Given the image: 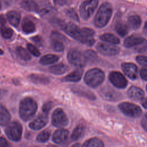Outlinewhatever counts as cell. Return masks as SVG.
I'll list each match as a JSON object with an SVG mask.
<instances>
[{
    "instance_id": "cell-29",
    "label": "cell",
    "mask_w": 147,
    "mask_h": 147,
    "mask_svg": "<svg viewBox=\"0 0 147 147\" xmlns=\"http://www.w3.org/2000/svg\"><path fill=\"white\" fill-rule=\"evenodd\" d=\"M84 133V126L82 125H78L73 130L71 136V139L72 141H76L82 137Z\"/></svg>"
},
{
    "instance_id": "cell-8",
    "label": "cell",
    "mask_w": 147,
    "mask_h": 147,
    "mask_svg": "<svg viewBox=\"0 0 147 147\" xmlns=\"http://www.w3.org/2000/svg\"><path fill=\"white\" fill-rule=\"evenodd\" d=\"M118 107L124 114L130 117L136 118L140 116L142 113L140 107L131 103L123 102L121 103Z\"/></svg>"
},
{
    "instance_id": "cell-26",
    "label": "cell",
    "mask_w": 147,
    "mask_h": 147,
    "mask_svg": "<svg viewBox=\"0 0 147 147\" xmlns=\"http://www.w3.org/2000/svg\"><path fill=\"white\" fill-rule=\"evenodd\" d=\"M22 31L25 34H30L36 30V26L33 21L28 19H25L22 24Z\"/></svg>"
},
{
    "instance_id": "cell-27",
    "label": "cell",
    "mask_w": 147,
    "mask_h": 147,
    "mask_svg": "<svg viewBox=\"0 0 147 147\" xmlns=\"http://www.w3.org/2000/svg\"><path fill=\"white\" fill-rule=\"evenodd\" d=\"M59 59V57L57 55L53 54H48L41 57L40 60V63L42 65H48L57 61Z\"/></svg>"
},
{
    "instance_id": "cell-17",
    "label": "cell",
    "mask_w": 147,
    "mask_h": 147,
    "mask_svg": "<svg viewBox=\"0 0 147 147\" xmlns=\"http://www.w3.org/2000/svg\"><path fill=\"white\" fill-rule=\"evenodd\" d=\"M83 74V69L81 68H78L76 70L71 72L67 76H64L62 80L64 82H79Z\"/></svg>"
},
{
    "instance_id": "cell-25",
    "label": "cell",
    "mask_w": 147,
    "mask_h": 147,
    "mask_svg": "<svg viewBox=\"0 0 147 147\" xmlns=\"http://www.w3.org/2000/svg\"><path fill=\"white\" fill-rule=\"evenodd\" d=\"M127 24L130 28L134 30H136L141 26V20L138 16L133 15L128 18Z\"/></svg>"
},
{
    "instance_id": "cell-14",
    "label": "cell",
    "mask_w": 147,
    "mask_h": 147,
    "mask_svg": "<svg viewBox=\"0 0 147 147\" xmlns=\"http://www.w3.org/2000/svg\"><path fill=\"white\" fill-rule=\"evenodd\" d=\"M47 115L42 113L40 114L36 119L32 121L29 124V127L34 130H37L42 129L44 126H45L48 122V117Z\"/></svg>"
},
{
    "instance_id": "cell-21",
    "label": "cell",
    "mask_w": 147,
    "mask_h": 147,
    "mask_svg": "<svg viewBox=\"0 0 147 147\" xmlns=\"http://www.w3.org/2000/svg\"><path fill=\"white\" fill-rule=\"evenodd\" d=\"M21 6L28 11H38L39 10L38 4L33 0H22Z\"/></svg>"
},
{
    "instance_id": "cell-50",
    "label": "cell",
    "mask_w": 147,
    "mask_h": 147,
    "mask_svg": "<svg viewBox=\"0 0 147 147\" xmlns=\"http://www.w3.org/2000/svg\"><path fill=\"white\" fill-rule=\"evenodd\" d=\"M144 32L146 36H147V22L145 23L144 27Z\"/></svg>"
},
{
    "instance_id": "cell-30",
    "label": "cell",
    "mask_w": 147,
    "mask_h": 147,
    "mask_svg": "<svg viewBox=\"0 0 147 147\" xmlns=\"http://www.w3.org/2000/svg\"><path fill=\"white\" fill-rule=\"evenodd\" d=\"M100 39L103 41L109 42L112 44H118L119 43V39L115 35L111 33H105L100 36Z\"/></svg>"
},
{
    "instance_id": "cell-33",
    "label": "cell",
    "mask_w": 147,
    "mask_h": 147,
    "mask_svg": "<svg viewBox=\"0 0 147 147\" xmlns=\"http://www.w3.org/2000/svg\"><path fill=\"white\" fill-rule=\"evenodd\" d=\"M17 52L20 58L24 60L28 61L31 59V56L28 51L22 47H18L17 48Z\"/></svg>"
},
{
    "instance_id": "cell-49",
    "label": "cell",
    "mask_w": 147,
    "mask_h": 147,
    "mask_svg": "<svg viewBox=\"0 0 147 147\" xmlns=\"http://www.w3.org/2000/svg\"><path fill=\"white\" fill-rule=\"evenodd\" d=\"M6 93V91L5 90L0 88V99H2L5 95Z\"/></svg>"
},
{
    "instance_id": "cell-5",
    "label": "cell",
    "mask_w": 147,
    "mask_h": 147,
    "mask_svg": "<svg viewBox=\"0 0 147 147\" xmlns=\"http://www.w3.org/2000/svg\"><path fill=\"white\" fill-rule=\"evenodd\" d=\"M22 127L17 121L10 123L5 129V133L7 137L14 141H19L22 137Z\"/></svg>"
},
{
    "instance_id": "cell-6",
    "label": "cell",
    "mask_w": 147,
    "mask_h": 147,
    "mask_svg": "<svg viewBox=\"0 0 147 147\" xmlns=\"http://www.w3.org/2000/svg\"><path fill=\"white\" fill-rule=\"evenodd\" d=\"M98 4V0H87L80 5L79 12L80 17L84 20H88L94 13Z\"/></svg>"
},
{
    "instance_id": "cell-44",
    "label": "cell",
    "mask_w": 147,
    "mask_h": 147,
    "mask_svg": "<svg viewBox=\"0 0 147 147\" xmlns=\"http://www.w3.org/2000/svg\"><path fill=\"white\" fill-rule=\"evenodd\" d=\"M141 125L144 129L147 131V113L142 117L141 120Z\"/></svg>"
},
{
    "instance_id": "cell-34",
    "label": "cell",
    "mask_w": 147,
    "mask_h": 147,
    "mask_svg": "<svg viewBox=\"0 0 147 147\" xmlns=\"http://www.w3.org/2000/svg\"><path fill=\"white\" fill-rule=\"evenodd\" d=\"M0 31L1 35L5 38H10L13 34V30L11 28L6 26L4 24L1 26Z\"/></svg>"
},
{
    "instance_id": "cell-36",
    "label": "cell",
    "mask_w": 147,
    "mask_h": 147,
    "mask_svg": "<svg viewBox=\"0 0 147 147\" xmlns=\"http://www.w3.org/2000/svg\"><path fill=\"white\" fill-rule=\"evenodd\" d=\"M51 136V132L49 130H44L40 132L36 137V140L37 141L40 142H47Z\"/></svg>"
},
{
    "instance_id": "cell-46",
    "label": "cell",
    "mask_w": 147,
    "mask_h": 147,
    "mask_svg": "<svg viewBox=\"0 0 147 147\" xmlns=\"http://www.w3.org/2000/svg\"><path fill=\"white\" fill-rule=\"evenodd\" d=\"M7 144V140L3 137H0V147H6Z\"/></svg>"
},
{
    "instance_id": "cell-10",
    "label": "cell",
    "mask_w": 147,
    "mask_h": 147,
    "mask_svg": "<svg viewBox=\"0 0 147 147\" xmlns=\"http://www.w3.org/2000/svg\"><path fill=\"white\" fill-rule=\"evenodd\" d=\"M109 79L110 82L118 88H123L126 87L127 82L125 77L119 72L112 71L109 74Z\"/></svg>"
},
{
    "instance_id": "cell-13",
    "label": "cell",
    "mask_w": 147,
    "mask_h": 147,
    "mask_svg": "<svg viewBox=\"0 0 147 147\" xmlns=\"http://www.w3.org/2000/svg\"><path fill=\"white\" fill-rule=\"evenodd\" d=\"M100 95L105 99L110 101L117 100L121 96L120 93L108 86L104 87L100 89Z\"/></svg>"
},
{
    "instance_id": "cell-3",
    "label": "cell",
    "mask_w": 147,
    "mask_h": 147,
    "mask_svg": "<svg viewBox=\"0 0 147 147\" xmlns=\"http://www.w3.org/2000/svg\"><path fill=\"white\" fill-rule=\"evenodd\" d=\"M113 12L111 4L107 2L103 3L99 8L94 18V24L99 28L105 26L109 22Z\"/></svg>"
},
{
    "instance_id": "cell-24",
    "label": "cell",
    "mask_w": 147,
    "mask_h": 147,
    "mask_svg": "<svg viewBox=\"0 0 147 147\" xmlns=\"http://www.w3.org/2000/svg\"><path fill=\"white\" fill-rule=\"evenodd\" d=\"M7 17L11 25L14 27L18 26L21 19V16L18 12L16 11H10L7 13Z\"/></svg>"
},
{
    "instance_id": "cell-54",
    "label": "cell",
    "mask_w": 147,
    "mask_h": 147,
    "mask_svg": "<svg viewBox=\"0 0 147 147\" xmlns=\"http://www.w3.org/2000/svg\"><path fill=\"white\" fill-rule=\"evenodd\" d=\"M1 3H0V9H1Z\"/></svg>"
},
{
    "instance_id": "cell-20",
    "label": "cell",
    "mask_w": 147,
    "mask_h": 147,
    "mask_svg": "<svg viewBox=\"0 0 147 147\" xmlns=\"http://www.w3.org/2000/svg\"><path fill=\"white\" fill-rule=\"evenodd\" d=\"M29 80L34 83L37 84H47L49 83L50 80L48 77L41 74H31L29 76Z\"/></svg>"
},
{
    "instance_id": "cell-55",
    "label": "cell",
    "mask_w": 147,
    "mask_h": 147,
    "mask_svg": "<svg viewBox=\"0 0 147 147\" xmlns=\"http://www.w3.org/2000/svg\"><path fill=\"white\" fill-rule=\"evenodd\" d=\"M31 147H38V146H31Z\"/></svg>"
},
{
    "instance_id": "cell-19",
    "label": "cell",
    "mask_w": 147,
    "mask_h": 147,
    "mask_svg": "<svg viewBox=\"0 0 147 147\" xmlns=\"http://www.w3.org/2000/svg\"><path fill=\"white\" fill-rule=\"evenodd\" d=\"M145 39L135 36H130L127 37L124 41V45L127 48H131V47H135L142 42Z\"/></svg>"
},
{
    "instance_id": "cell-4",
    "label": "cell",
    "mask_w": 147,
    "mask_h": 147,
    "mask_svg": "<svg viewBox=\"0 0 147 147\" xmlns=\"http://www.w3.org/2000/svg\"><path fill=\"white\" fill-rule=\"evenodd\" d=\"M84 79L88 86L94 88L99 86L103 82L105 74L100 69L92 68L86 72Z\"/></svg>"
},
{
    "instance_id": "cell-12",
    "label": "cell",
    "mask_w": 147,
    "mask_h": 147,
    "mask_svg": "<svg viewBox=\"0 0 147 147\" xmlns=\"http://www.w3.org/2000/svg\"><path fill=\"white\" fill-rule=\"evenodd\" d=\"M69 131L64 129H60L56 130L52 136L54 142L61 146L67 145L68 142Z\"/></svg>"
},
{
    "instance_id": "cell-48",
    "label": "cell",
    "mask_w": 147,
    "mask_h": 147,
    "mask_svg": "<svg viewBox=\"0 0 147 147\" xmlns=\"http://www.w3.org/2000/svg\"><path fill=\"white\" fill-rule=\"evenodd\" d=\"M141 104L145 109H147V98H143L141 99Z\"/></svg>"
},
{
    "instance_id": "cell-38",
    "label": "cell",
    "mask_w": 147,
    "mask_h": 147,
    "mask_svg": "<svg viewBox=\"0 0 147 147\" xmlns=\"http://www.w3.org/2000/svg\"><path fill=\"white\" fill-rule=\"evenodd\" d=\"M52 107V102L51 101H47L45 102L42 107V111L45 115H48Z\"/></svg>"
},
{
    "instance_id": "cell-32",
    "label": "cell",
    "mask_w": 147,
    "mask_h": 147,
    "mask_svg": "<svg viewBox=\"0 0 147 147\" xmlns=\"http://www.w3.org/2000/svg\"><path fill=\"white\" fill-rule=\"evenodd\" d=\"M115 30L117 33L121 36V37H124L125 36L128 32V29L127 26L122 23V22H118L115 25Z\"/></svg>"
},
{
    "instance_id": "cell-7",
    "label": "cell",
    "mask_w": 147,
    "mask_h": 147,
    "mask_svg": "<svg viewBox=\"0 0 147 147\" xmlns=\"http://www.w3.org/2000/svg\"><path fill=\"white\" fill-rule=\"evenodd\" d=\"M67 58L71 64L78 68L83 67L86 63L84 55L76 49H72L68 52Z\"/></svg>"
},
{
    "instance_id": "cell-11",
    "label": "cell",
    "mask_w": 147,
    "mask_h": 147,
    "mask_svg": "<svg viewBox=\"0 0 147 147\" xmlns=\"http://www.w3.org/2000/svg\"><path fill=\"white\" fill-rule=\"evenodd\" d=\"M97 50L100 53L106 56H114L118 53L119 49L112 44L99 42L96 47Z\"/></svg>"
},
{
    "instance_id": "cell-9",
    "label": "cell",
    "mask_w": 147,
    "mask_h": 147,
    "mask_svg": "<svg viewBox=\"0 0 147 147\" xmlns=\"http://www.w3.org/2000/svg\"><path fill=\"white\" fill-rule=\"evenodd\" d=\"M52 123L54 126L59 128L68 125V118L61 109L57 108L54 110L52 115Z\"/></svg>"
},
{
    "instance_id": "cell-42",
    "label": "cell",
    "mask_w": 147,
    "mask_h": 147,
    "mask_svg": "<svg viewBox=\"0 0 147 147\" xmlns=\"http://www.w3.org/2000/svg\"><path fill=\"white\" fill-rule=\"evenodd\" d=\"M137 61L142 66L147 67V57L145 56H138L136 57Z\"/></svg>"
},
{
    "instance_id": "cell-31",
    "label": "cell",
    "mask_w": 147,
    "mask_h": 147,
    "mask_svg": "<svg viewBox=\"0 0 147 147\" xmlns=\"http://www.w3.org/2000/svg\"><path fill=\"white\" fill-rule=\"evenodd\" d=\"M83 55L86 60V62L87 61V62L93 63V62H95L98 59V56L96 53L95 51L91 49H88L85 51Z\"/></svg>"
},
{
    "instance_id": "cell-47",
    "label": "cell",
    "mask_w": 147,
    "mask_h": 147,
    "mask_svg": "<svg viewBox=\"0 0 147 147\" xmlns=\"http://www.w3.org/2000/svg\"><path fill=\"white\" fill-rule=\"evenodd\" d=\"M54 2L58 5L63 6L66 3V0H53Z\"/></svg>"
},
{
    "instance_id": "cell-22",
    "label": "cell",
    "mask_w": 147,
    "mask_h": 147,
    "mask_svg": "<svg viewBox=\"0 0 147 147\" xmlns=\"http://www.w3.org/2000/svg\"><path fill=\"white\" fill-rule=\"evenodd\" d=\"M68 69V67L63 63H59L51 66L48 69L51 73L55 75H62L65 73Z\"/></svg>"
},
{
    "instance_id": "cell-37",
    "label": "cell",
    "mask_w": 147,
    "mask_h": 147,
    "mask_svg": "<svg viewBox=\"0 0 147 147\" xmlns=\"http://www.w3.org/2000/svg\"><path fill=\"white\" fill-rule=\"evenodd\" d=\"M27 48L29 51L34 56L38 57L40 55V52L39 50L37 48L36 46L33 45L31 43H28L27 44Z\"/></svg>"
},
{
    "instance_id": "cell-45",
    "label": "cell",
    "mask_w": 147,
    "mask_h": 147,
    "mask_svg": "<svg viewBox=\"0 0 147 147\" xmlns=\"http://www.w3.org/2000/svg\"><path fill=\"white\" fill-rule=\"evenodd\" d=\"M140 75L142 79L147 81V68H142L140 71Z\"/></svg>"
},
{
    "instance_id": "cell-15",
    "label": "cell",
    "mask_w": 147,
    "mask_h": 147,
    "mask_svg": "<svg viewBox=\"0 0 147 147\" xmlns=\"http://www.w3.org/2000/svg\"><path fill=\"white\" fill-rule=\"evenodd\" d=\"M122 69L124 73L131 79H136L137 77L138 69L137 66L131 63H125L122 64Z\"/></svg>"
},
{
    "instance_id": "cell-56",
    "label": "cell",
    "mask_w": 147,
    "mask_h": 147,
    "mask_svg": "<svg viewBox=\"0 0 147 147\" xmlns=\"http://www.w3.org/2000/svg\"><path fill=\"white\" fill-rule=\"evenodd\" d=\"M146 90H147V86H146Z\"/></svg>"
},
{
    "instance_id": "cell-41",
    "label": "cell",
    "mask_w": 147,
    "mask_h": 147,
    "mask_svg": "<svg viewBox=\"0 0 147 147\" xmlns=\"http://www.w3.org/2000/svg\"><path fill=\"white\" fill-rule=\"evenodd\" d=\"M66 14L67 16H68L69 18L73 19L74 20L76 21H79V18L75 11L72 9H69L67 10Z\"/></svg>"
},
{
    "instance_id": "cell-40",
    "label": "cell",
    "mask_w": 147,
    "mask_h": 147,
    "mask_svg": "<svg viewBox=\"0 0 147 147\" xmlns=\"http://www.w3.org/2000/svg\"><path fill=\"white\" fill-rule=\"evenodd\" d=\"M51 39H55L61 41H63L65 40V37L62 34L56 31H53L52 32L51 34Z\"/></svg>"
},
{
    "instance_id": "cell-18",
    "label": "cell",
    "mask_w": 147,
    "mask_h": 147,
    "mask_svg": "<svg viewBox=\"0 0 147 147\" xmlns=\"http://www.w3.org/2000/svg\"><path fill=\"white\" fill-rule=\"evenodd\" d=\"M128 96L133 100H140L142 99L144 95V91L137 87L131 86L127 91Z\"/></svg>"
},
{
    "instance_id": "cell-2",
    "label": "cell",
    "mask_w": 147,
    "mask_h": 147,
    "mask_svg": "<svg viewBox=\"0 0 147 147\" xmlns=\"http://www.w3.org/2000/svg\"><path fill=\"white\" fill-rule=\"evenodd\" d=\"M37 105L36 101L30 97L22 99L19 105V114L21 118L27 121L31 119L36 114Z\"/></svg>"
},
{
    "instance_id": "cell-1",
    "label": "cell",
    "mask_w": 147,
    "mask_h": 147,
    "mask_svg": "<svg viewBox=\"0 0 147 147\" xmlns=\"http://www.w3.org/2000/svg\"><path fill=\"white\" fill-rule=\"evenodd\" d=\"M61 28L67 34L83 44L91 46L95 42V40L93 38L95 32L91 29L87 28L80 29L72 22L63 24Z\"/></svg>"
},
{
    "instance_id": "cell-23",
    "label": "cell",
    "mask_w": 147,
    "mask_h": 147,
    "mask_svg": "<svg viewBox=\"0 0 147 147\" xmlns=\"http://www.w3.org/2000/svg\"><path fill=\"white\" fill-rule=\"evenodd\" d=\"M10 120V114L6 108L0 105V125H6Z\"/></svg>"
},
{
    "instance_id": "cell-53",
    "label": "cell",
    "mask_w": 147,
    "mask_h": 147,
    "mask_svg": "<svg viewBox=\"0 0 147 147\" xmlns=\"http://www.w3.org/2000/svg\"><path fill=\"white\" fill-rule=\"evenodd\" d=\"M3 53V50H2L1 49H0V55H2Z\"/></svg>"
},
{
    "instance_id": "cell-39",
    "label": "cell",
    "mask_w": 147,
    "mask_h": 147,
    "mask_svg": "<svg viewBox=\"0 0 147 147\" xmlns=\"http://www.w3.org/2000/svg\"><path fill=\"white\" fill-rule=\"evenodd\" d=\"M134 49L138 52H144L147 49V41L145 40L142 42L134 47Z\"/></svg>"
},
{
    "instance_id": "cell-28",
    "label": "cell",
    "mask_w": 147,
    "mask_h": 147,
    "mask_svg": "<svg viewBox=\"0 0 147 147\" xmlns=\"http://www.w3.org/2000/svg\"><path fill=\"white\" fill-rule=\"evenodd\" d=\"M82 147H104V144L98 138H92L85 141Z\"/></svg>"
},
{
    "instance_id": "cell-52",
    "label": "cell",
    "mask_w": 147,
    "mask_h": 147,
    "mask_svg": "<svg viewBox=\"0 0 147 147\" xmlns=\"http://www.w3.org/2000/svg\"><path fill=\"white\" fill-rule=\"evenodd\" d=\"M47 147H57V146H56V145H53L49 144V145H48Z\"/></svg>"
},
{
    "instance_id": "cell-43",
    "label": "cell",
    "mask_w": 147,
    "mask_h": 147,
    "mask_svg": "<svg viewBox=\"0 0 147 147\" xmlns=\"http://www.w3.org/2000/svg\"><path fill=\"white\" fill-rule=\"evenodd\" d=\"M31 40L37 45L41 46L42 44V38L39 36H36L33 37Z\"/></svg>"
},
{
    "instance_id": "cell-16",
    "label": "cell",
    "mask_w": 147,
    "mask_h": 147,
    "mask_svg": "<svg viewBox=\"0 0 147 147\" xmlns=\"http://www.w3.org/2000/svg\"><path fill=\"white\" fill-rule=\"evenodd\" d=\"M71 90L73 92L79 96L86 98L91 100L95 99V96L94 95V94L83 87L73 86L71 88Z\"/></svg>"
},
{
    "instance_id": "cell-35",
    "label": "cell",
    "mask_w": 147,
    "mask_h": 147,
    "mask_svg": "<svg viewBox=\"0 0 147 147\" xmlns=\"http://www.w3.org/2000/svg\"><path fill=\"white\" fill-rule=\"evenodd\" d=\"M51 44L53 49L56 52H62L64 49V46L61 41L51 39Z\"/></svg>"
},
{
    "instance_id": "cell-51",
    "label": "cell",
    "mask_w": 147,
    "mask_h": 147,
    "mask_svg": "<svg viewBox=\"0 0 147 147\" xmlns=\"http://www.w3.org/2000/svg\"><path fill=\"white\" fill-rule=\"evenodd\" d=\"M71 147H80V144L79 143H76L74 144Z\"/></svg>"
}]
</instances>
